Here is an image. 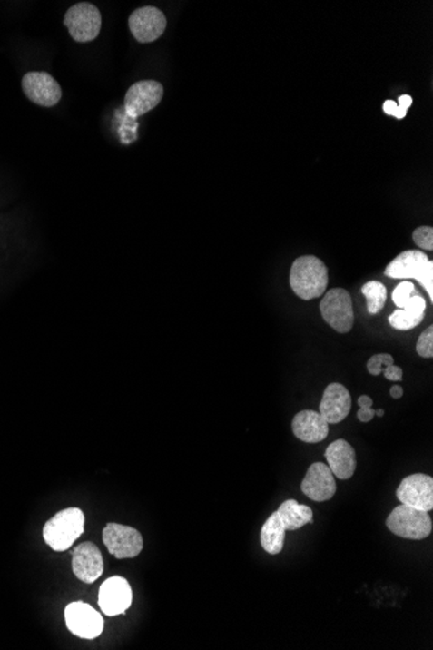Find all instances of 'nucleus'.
<instances>
[{
	"label": "nucleus",
	"instance_id": "1",
	"mask_svg": "<svg viewBox=\"0 0 433 650\" xmlns=\"http://www.w3.org/2000/svg\"><path fill=\"white\" fill-rule=\"evenodd\" d=\"M290 283L293 292L302 300L320 298L329 284V271L316 256L299 257L290 268Z\"/></svg>",
	"mask_w": 433,
	"mask_h": 650
},
{
	"label": "nucleus",
	"instance_id": "2",
	"mask_svg": "<svg viewBox=\"0 0 433 650\" xmlns=\"http://www.w3.org/2000/svg\"><path fill=\"white\" fill-rule=\"evenodd\" d=\"M84 532V514L78 507H68L54 516L44 527V539L56 552L71 548Z\"/></svg>",
	"mask_w": 433,
	"mask_h": 650
},
{
	"label": "nucleus",
	"instance_id": "3",
	"mask_svg": "<svg viewBox=\"0 0 433 650\" xmlns=\"http://www.w3.org/2000/svg\"><path fill=\"white\" fill-rule=\"evenodd\" d=\"M387 277L393 280H417L433 300V262L422 251H405L399 253L386 269Z\"/></svg>",
	"mask_w": 433,
	"mask_h": 650
},
{
	"label": "nucleus",
	"instance_id": "4",
	"mask_svg": "<svg viewBox=\"0 0 433 650\" xmlns=\"http://www.w3.org/2000/svg\"><path fill=\"white\" fill-rule=\"evenodd\" d=\"M387 527L402 539L423 540L431 535L432 519L428 512L401 504L389 514Z\"/></svg>",
	"mask_w": 433,
	"mask_h": 650
},
{
	"label": "nucleus",
	"instance_id": "5",
	"mask_svg": "<svg viewBox=\"0 0 433 650\" xmlns=\"http://www.w3.org/2000/svg\"><path fill=\"white\" fill-rule=\"evenodd\" d=\"M64 25L75 42L86 44L98 38L102 29V15L96 5L91 3H78L72 5L64 17Z\"/></svg>",
	"mask_w": 433,
	"mask_h": 650
},
{
	"label": "nucleus",
	"instance_id": "6",
	"mask_svg": "<svg viewBox=\"0 0 433 650\" xmlns=\"http://www.w3.org/2000/svg\"><path fill=\"white\" fill-rule=\"evenodd\" d=\"M323 320L340 334L352 330L354 311L352 298L344 289H332L323 296L320 305Z\"/></svg>",
	"mask_w": 433,
	"mask_h": 650
},
{
	"label": "nucleus",
	"instance_id": "7",
	"mask_svg": "<svg viewBox=\"0 0 433 650\" xmlns=\"http://www.w3.org/2000/svg\"><path fill=\"white\" fill-rule=\"evenodd\" d=\"M103 541L109 553L118 559L134 558L143 549L141 532L129 526L108 523L103 530Z\"/></svg>",
	"mask_w": 433,
	"mask_h": 650
},
{
	"label": "nucleus",
	"instance_id": "8",
	"mask_svg": "<svg viewBox=\"0 0 433 650\" xmlns=\"http://www.w3.org/2000/svg\"><path fill=\"white\" fill-rule=\"evenodd\" d=\"M65 622L68 630L81 639H95L104 628L103 616L89 604L81 601L66 606Z\"/></svg>",
	"mask_w": 433,
	"mask_h": 650
},
{
	"label": "nucleus",
	"instance_id": "9",
	"mask_svg": "<svg viewBox=\"0 0 433 650\" xmlns=\"http://www.w3.org/2000/svg\"><path fill=\"white\" fill-rule=\"evenodd\" d=\"M396 496L399 503L414 509L431 512L433 509V478L418 473L408 476L399 486Z\"/></svg>",
	"mask_w": 433,
	"mask_h": 650
},
{
	"label": "nucleus",
	"instance_id": "10",
	"mask_svg": "<svg viewBox=\"0 0 433 650\" xmlns=\"http://www.w3.org/2000/svg\"><path fill=\"white\" fill-rule=\"evenodd\" d=\"M166 25L168 21L163 12L153 5L138 8L130 15V32L141 44H151L162 37Z\"/></svg>",
	"mask_w": 433,
	"mask_h": 650
},
{
	"label": "nucleus",
	"instance_id": "11",
	"mask_svg": "<svg viewBox=\"0 0 433 650\" xmlns=\"http://www.w3.org/2000/svg\"><path fill=\"white\" fill-rule=\"evenodd\" d=\"M23 90L30 102L45 108L56 105L63 95L59 83L47 72H29L24 75Z\"/></svg>",
	"mask_w": 433,
	"mask_h": 650
},
{
	"label": "nucleus",
	"instance_id": "12",
	"mask_svg": "<svg viewBox=\"0 0 433 650\" xmlns=\"http://www.w3.org/2000/svg\"><path fill=\"white\" fill-rule=\"evenodd\" d=\"M163 98V87L159 81L144 80L135 83L127 90L125 110L130 117L143 116L160 104Z\"/></svg>",
	"mask_w": 433,
	"mask_h": 650
},
{
	"label": "nucleus",
	"instance_id": "13",
	"mask_svg": "<svg viewBox=\"0 0 433 650\" xmlns=\"http://www.w3.org/2000/svg\"><path fill=\"white\" fill-rule=\"evenodd\" d=\"M133 591L125 577H109L100 586L99 606L108 616L126 613L132 606Z\"/></svg>",
	"mask_w": 433,
	"mask_h": 650
},
{
	"label": "nucleus",
	"instance_id": "14",
	"mask_svg": "<svg viewBox=\"0 0 433 650\" xmlns=\"http://www.w3.org/2000/svg\"><path fill=\"white\" fill-rule=\"evenodd\" d=\"M301 491L316 503L331 500L336 494V482L329 465L323 462L311 465L301 482Z\"/></svg>",
	"mask_w": 433,
	"mask_h": 650
},
{
	"label": "nucleus",
	"instance_id": "15",
	"mask_svg": "<svg viewBox=\"0 0 433 650\" xmlns=\"http://www.w3.org/2000/svg\"><path fill=\"white\" fill-rule=\"evenodd\" d=\"M72 568L81 582L87 585L96 582L104 570V562L98 547L90 541L75 547L73 550Z\"/></svg>",
	"mask_w": 433,
	"mask_h": 650
},
{
	"label": "nucleus",
	"instance_id": "16",
	"mask_svg": "<svg viewBox=\"0 0 433 650\" xmlns=\"http://www.w3.org/2000/svg\"><path fill=\"white\" fill-rule=\"evenodd\" d=\"M352 409V396L340 383H331L327 386L322 401L320 404V413L329 425L340 423L347 419Z\"/></svg>",
	"mask_w": 433,
	"mask_h": 650
},
{
	"label": "nucleus",
	"instance_id": "17",
	"mask_svg": "<svg viewBox=\"0 0 433 650\" xmlns=\"http://www.w3.org/2000/svg\"><path fill=\"white\" fill-rule=\"evenodd\" d=\"M329 423L316 410H301L292 421L295 437L304 443H320L329 435Z\"/></svg>",
	"mask_w": 433,
	"mask_h": 650
},
{
	"label": "nucleus",
	"instance_id": "18",
	"mask_svg": "<svg viewBox=\"0 0 433 650\" xmlns=\"http://www.w3.org/2000/svg\"><path fill=\"white\" fill-rule=\"evenodd\" d=\"M325 458L330 470L336 478L348 480L353 477L357 468L356 450L347 440H336L330 444L327 447Z\"/></svg>",
	"mask_w": 433,
	"mask_h": 650
},
{
	"label": "nucleus",
	"instance_id": "19",
	"mask_svg": "<svg viewBox=\"0 0 433 650\" xmlns=\"http://www.w3.org/2000/svg\"><path fill=\"white\" fill-rule=\"evenodd\" d=\"M426 310L425 299L416 293V295L411 296L410 300L405 304L402 310L393 311L390 314L389 319V325L396 330H411L425 320Z\"/></svg>",
	"mask_w": 433,
	"mask_h": 650
},
{
	"label": "nucleus",
	"instance_id": "20",
	"mask_svg": "<svg viewBox=\"0 0 433 650\" xmlns=\"http://www.w3.org/2000/svg\"><path fill=\"white\" fill-rule=\"evenodd\" d=\"M286 532L287 530L284 528L278 513L271 514V517L263 523L261 534H260V541H261L263 550L271 556L280 555L283 550Z\"/></svg>",
	"mask_w": 433,
	"mask_h": 650
},
{
	"label": "nucleus",
	"instance_id": "21",
	"mask_svg": "<svg viewBox=\"0 0 433 650\" xmlns=\"http://www.w3.org/2000/svg\"><path fill=\"white\" fill-rule=\"evenodd\" d=\"M281 523L287 531H295L313 523V510L307 505L299 504L296 500H287L277 510Z\"/></svg>",
	"mask_w": 433,
	"mask_h": 650
},
{
	"label": "nucleus",
	"instance_id": "22",
	"mask_svg": "<svg viewBox=\"0 0 433 650\" xmlns=\"http://www.w3.org/2000/svg\"><path fill=\"white\" fill-rule=\"evenodd\" d=\"M362 293L368 300L369 313L378 314L383 310L387 301V289L383 283L370 281V282L363 284Z\"/></svg>",
	"mask_w": 433,
	"mask_h": 650
},
{
	"label": "nucleus",
	"instance_id": "23",
	"mask_svg": "<svg viewBox=\"0 0 433 650\" xmlns=\"http://www.w3.org/2000/svg\"><path fill=\"white\" fill-rule=\"evenodd\" d=\"M414 292L417 293L414 283L407 282V281H405V282H401L398 287H396L395 291L392 293V300L396 305H398L399 310H402V308L405 307V304L410 300Z\"/></svg>",
	"mask_w": 433,
	"mask_h": 650
},
{
	"label": "nucleus",
	"instance_id": "24",
	"mask_svg": "<svg viewBox=\"0 0 433 650\" xmlns=\"http://www.w3.org/2000/svg\"><path fill=\"white\" fill-rule=\"evenodd\" d=\"M417 353L420 358L431 359L433 356V326H428L420 335L417 343Z\"/></svg>",
	"mask_w": 433,
	"mask_h": 650
},
{
	"label": "nucleus",
	"instance_id": "25",
	"mask_svg": "<svg viewBox=\"0 0 433 650\" xmlns=\"http://www.w3.org/2000/svg\"><path fill=\"white\" fill-rule=\"evenodd\" d=\"M390 365H395L392 356L389 355V353H380V355L372 356L369 359L368 370L371 376L377 377L383 373L384 368L390 367Z\"/></svg>",
	"mask_w": 433,
	"mask_h": 650
},
{
	"label": "nucleus",
	"instance_id": "26",
	"mask_svg": "<svg viewBox=\"0 0 433 650\" xmlns=\"http://www.w3.org/2000/svg\"><path fill=\"white\" fill-rule=\"evenodd\" d=\"M414 241L423 250H433V229L431 226H420L413 232Z\"/></svg>",
	"mask_w": 433,
	"mask_h": 650
},
{
	"label": "nucleus",
	"instance_id": "27",
	"mask_svg": "<svg viewBox=\"0 0 433 650\" xmlns=\"http://www.w3.org/2000/svg\"><path fill=\"white\" fill-rule=\"evenodd\" d=\"M399 104L398 105V112H396L395 117L396 119L401 120L405 119V116H407L408 108H410L411 103H413V99H411L410 95H401L399 96Z\"/></svg>",
	"mask_w": 433,
	"mask_h": 650
},
{
	"label": "nucleus",
	"instance_id": "28",
	"mask_svg": "<svg viewBox=\"0 0 433 650\" xmlns=\"http://www.w3.org/2000/svg\"><path fill=\"white\" fill-rule=\"evenodd\" d=\"M383 373L387 379L393 380V382H399V380H402V377H404V371H402V369L396 367V365H390V367L384 368Z\"/></svg>",
	"mask_w": 433,
	"mask_h": 650
},
{
	"label": "nucleus",
	"instance_id": "29",
	"mask_svg": "<svg viewBox=\"0 0 433 650\" xmlns=\"http://www.w3.org/2000/svg\"><path fill=\"white\" fill-rule=\"evenodd\" d=\"M357 417H359V421L363 423L370 422L371 419H374L375 410L372 409V408H361L359 413H357Z\"/></svg>",
	"mask_w": 433,
	"mask_h": 650
},
{
	"label": "nucleus",
	"instance_id": "30",
	"mask_svg": "<svg viewBox=\"0 0 433 650\" xmlns=\"http://www.w3.org/2000/svg\"><path fill=\"white\" fill-rule=\"evenodd\" d=\"M383 111L386 112L387 114H389V116H395L396 112H398V103L395 101H387L383 104Z\"/></svg>",
	"mask_w": 433,
	"mask_h": 650
},
{
	"label": "nucleus",
	"instance_id": "31",
	"mask_svg": "<svg viewBox=\"0 0 433 650\" xmlns=\"http://www.w3.org/2000/svg\"><path fill=\"white\" fill-rule=\"evenodd\" d=\"M390 396H392L393 399H401L402 396H404V389H402L401 386H393L392 389H390Z\"/></svg>",
	"mask_w": 433,
	"mask_h": 650
},
{
	"label": "nucleus",
	"instance_id": "32",
	"mask_svg": "<svg viewBox=\"0 0 433 650\" xmlns=\"http://www.w3.org/2000/svg\"><path fill=\"white\" fill-rule=\"evenodd\" d=\"M359 408H372V399L363 395L359 399Z\"/></svg>",
	"mask_w": 433,
	"mask_h": 650
},
{
	"label": "nucleus",
	"instance_id": "33",
	"mask_svg": "<svg viewBox=\"0 0 433 650\" xmlns=\"http://www.w3.org/2000/svg\"><path fill=\"white\" fill-rule=\"evenodd\" d=\"M375 416L383 417V416H384V410H383V409L375 410Z\"/></svg>",
	"mask_w": 433,
	"mask_h": 650
}]
</instances>
